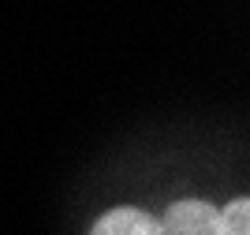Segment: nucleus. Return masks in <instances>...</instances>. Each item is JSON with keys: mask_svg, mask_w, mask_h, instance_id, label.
<instances>
[{"mask_svg": "<svg viewBox=\"0 0 250 235\" xmlns=\"http://www.w3.org/2000/svg\"><path fill=\"white\" fill-rule=\"evenodd\" d=\"M90 235H165V224H161V216L146 213L138 205H116L94 220Z\"/></svg>", "mask_w": 250, "mask_h": 235, "instance_id": "nucleus-2", "label": "nucleus"}, {"mask_svg": "<svg viewBox=\"0 0 250 235\" xmlns=\"http://www.w3.org/2000/svg\"><path fill=\"white\" fill-rule=\"evenodd\" d=\"M165 235H217L220 209L202 198H179L165 213Z\"/></svg>", "mask_w": 250, "mask_h": 235, "instance_id": "nucleus-1", "label": "nucleus"}, {"mask_svg": "<svg viewBox=\"0 0 250 235\" xmlns=\"http://www.w3.org/2000/svg\"><path fill=\"white\" fill-rule=\"evenodd\" d=\"M217 235H250V198L247 194L231 198V202L220 209Z\"/></svg>", "mask_w": 250, "mask_h": 235, "instance_id": "nucleus-3", "label": "nucleus"}]
</instances>
